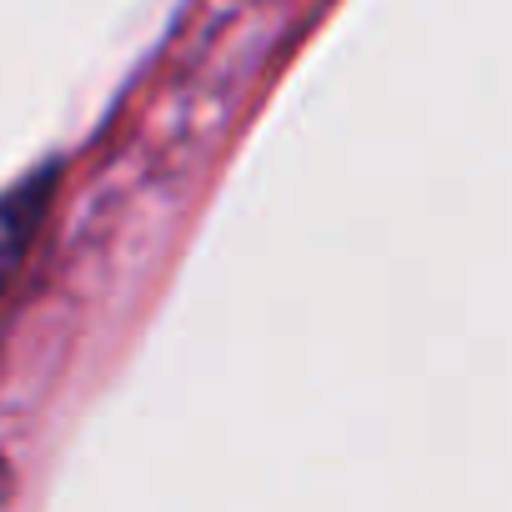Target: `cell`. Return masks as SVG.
Wrapping results in <instances>:
<instances>
[{
    "label": "cell",
    "mask_w": 512,
    "mask_h": 512,
    "mask_svg": "<svg viewBox=\"0 0 512 512\" xmlns=\"http://www.w3.org/2000/svg\"><path fill=\"white\" fill-rule=\"evenodd\" d=\"M46 206H51V176H31L0 196V292L11 287L16 267L26 262V251L46 221Z\"/></svg>",
    "instance_id": "cell-1"
}]
</instances>
